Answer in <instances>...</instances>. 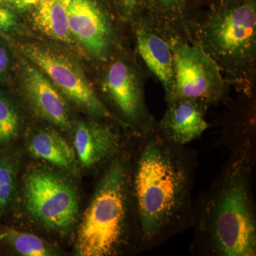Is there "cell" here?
<instances>
[{
	"label": "cell",
	"mask_w": 256,
	"mask_h": 256,
	"mask_svg": "<svg viewBox=\"0 0 256 256\" xmlns=\"http://www.w3.org/2000/svg\"><path fill=\"white\" fill-rule=\"evenodd\" d=\"M130 186L141 252L152 250L191 228L196 152L172 142L156 122L132 132Z\"/></svg>",
	"instance_id": "obj_1"
},
{
	"label": "cell",
	"mask_w": 256,
	"mask_h": 256,
	"mask_svg": "<svg viewBox=\"0 0 256 256\" xmlns=\"http://www.w3.org/2000/svg\"><path fill=\"white\" fill-rule=\"evenodd\" d=\"M255 164L256 152H232L220 174L193 202V255H256Z\"/></svg>",
	"instance_id": "obj_2"
},
{
	"label": "cell",
	"mask_w": 256,
	"mask_h": 256,
	"mask_svg": "<svg viewBox=\"0 0 256 256\" xmlns=\"http://www.w3.org/2000/svg\"><path fill=\"white\" fill-rule=\"evenodd\" d=\"M141 252L130 186V149L124 144L106 166L77 235L82 256H112L126 249Z\"/></svg>",
	"instance_id": "obj_3"
},
{
	"label": "cell",
	"mask_w": 256,
	"mask_h": 256,
	"mask_svg": "<svg viewBox=\"0 0 256 256\" xmlns=\"http://www.w3.org/2000/svg\"><path fill=\"white\" fill-rule=\"evenodd\" d=\"M198 46L222 70L246 73L256 54V0H226L206 10Z\"/></svg>",
	"instance_id": "obj_4"
},
{
	"label": "cell",
	"mask_w": 256,
	"mask_h": 256,
	"mask_svg": "<svg viewBox=\"0 0 256 256\" xmlns=\"http://www.w3.org/2000/svg\"><path fill=\"white\" fill-rule=\"evenodd\" d=\"M169 43L174 57V79L166 102L192 98L210 106L222 100L226 86L215 60L198 45L178 40Z\"/></svg>",
	"instance_id": "obj_5"
},
{
	"label": "cell",
	"mask_w": 256,
	"mask_h": 256,
	"mask_svg": "<svg viewBox=\"0 0 256 256\" xmlns=\"http://www.w3.org/2000/svg\"><path fill=\"white\" fill-rule=\"evenodd\" d=\"M25 203L32 216L47 228L65 230L78 213V195L63 176L34 170L24 180Z\"/></svg>",
	"instance_id": "obj_6"
},
{
	"label": "cell",
	"mask_w": 256,
	"mask_h": 256,
	"mask_svg": "<svg viewBox=\"0 0 256 256\" xmlns=\"http://www.w3.org/2000/svg\"><path fill=\"white\" fill-rule=\"evenodd\" d=\"M22 52L67 98L99 118L114 117L96 94L82 68L67 56L48 47L28 44Z\"/></svg>",
	"instance_id": "obj_7"
},
{
	"label": "cell",
	"mask_w": 256,
	"mask_h": 256,
	"mask_svg": "<svg viewBox=\"0 0 256 256\" xmlns=\"http://www.w3.org/2000/svg\"><path fill=\"white\" fill-rule=\"evenodd\" d=\"M104 88L132 132L142 133L156 122L148 110L139 75L124 60L111 64L106 74Z\"/></svg>",
	"instance_id": "obj_8"
},
{
	"label": "cell",
	"mask_w": 256,
	"mask_h": 256,
	"mask_svg": "<svg viewBox=\"0 0 256 256\" xmlns=\"http://www.w3.org/2000/svg\"><path fill=\"white\" fill-rule=\"evenodd\" d=\"M69 30L94 58L104 60L110 50L112 30L98 0H63Z\"/></svg>",
	"instance_id": "obj_9"
},
{
	"label": "cell",
	"mask_w": 256,
	"mask_h": 256,
	"mask_svg": "<svg viewBox=\"0 0 256 256\" xmlns=\"http://www.w3.org/2000/svg\"><path fill=\"white\" fill-rule=\"evenodd\" d=\"M124 144V137L117 129L99 121L80 122L74 133V150L86 169L108 164Z\"/></svg>",
	"instance_id": "obj_10"
},
{
	"label": "cell",
	"mask_w": 256,
	"mask_h": 256,
	"mask_svg": "<svg viewBox=\"0 0 256 256\" xmlns=\"http://www.w3.org/2000/svg\"><path fill=\"white\" fill-rule=\"evenodd\" d=\"M22 82L30 104L38 116L62 129L70 128L72 118L66 101L40 68L25 62Z\"/></svg>",
	"instance_id": "obj_11"
},
{
	"label": "cell",
	"mask_w": 256,
	"mask_h": 256,
	"mask_svg": "<svg viewBox=\"0 0 256 256\" xmlns=\"http://www.w3.org/2000/svg\"><path fill=\"white\" fill-rule=\"evenodd\" d=\"M207 108L205 102L192 98L168 102L164 116L156 122L158 127L172 142L186 146L201 137L208 128Z\"/></svg>",
	"instance_id": "obj_12"
},
{
	"label": "cell",
	"mask_w": 256,
	"mask_h": 256,
	"mask_svg": "<svg viewBox=\"0 0 256 256\" xmlns=\"http://www.w3.org/2000/svg\"><path fill=\"white\" fill-rule=\"evenodd\" d=\"M138 52L146 66L164 87L168 96L174 84V57L169 42L150 28L140 26L136 30Z\"/></svg>",
	"instance_id": "obj_13"
},
{
	"label": "cell",
	"mask_w": 256,
	"mask_h": 256,
	"mask_svg": "<svg viewBox=\"0 0 256 256\" xmlns=\"http://www.w3.org/2000/svg\"><path fill=\"white\" fill-rule=\"evenodd\" d=\"M28 150L35 158L63 169H70L76 161L74 148L54 130L43 129L34 134Z\"/></svg>",
	"instance_id": "obj_14"
},
{
	"label": "cell",
	"mask_w": 256,
	"mask_h": 256,
	"mask_svg": "<svg viewBox=\"0 0 256 256\" xmlns=\"http://www.w3.org/2000/svg\"><path fill=\"white\" fill-rule=\"evenodd\" d=\"M31 8L32 21L44 34L63 43H72L63 0H36Z\"/></svg>",
	"instance_id": "obj_15"
},
{
	"label": "cell",
	"mask_w": 256,
	"mask_h": 256,
	"mask_svg": "<svg viewBox=\"0 0 256 256\" xmlns=\"http://www.w3.org/2000/svg\"><path fill=\"white\" fill-rule=\"evenodd\" d=\"M226 0H144L143 12L150 18L161 23H174L186 18L192 11L202 6L207 9Z\"/></svg>",
	"instance_id": "obj_16"
},
{
	"label": "cell",
	"mask_w": 256,
	"mask_h": 256,
	"mask_svg": "<svg viewBox=\"0 0 256 256\" xmlns=\"http://www.w3.org/2000/svg\"><path fill=\"white\" fill-rule=\"evenodd\" d=\"M4 242L15 252L25 256H50L56 255L52 246L34 234L18 232L5 227L1 232Z\"/></svg>",
	"instance_id": "obj_17"
},
{
	"label": "cell",
	"mask_w": 256,
	"mask_h": 256,
	"mask_svg": "<svg viewBox=\"0 0 256 256\" xmlns=\"http://www.w3.org/2000/svg\"><path fill=\"white\" fill-rule=\"evenodd\" d=\"M16 186L14 160L9 156L0 154V216L4 214L12 204Z\"/></svg>",
	"instance_id": "obj_18"
},
{
	"label": "cell",
	"mask_w": 256,
	"mask_h": 256,
	"mask_svg": "<svg viewBox=\"0 0 256 256\" xmlns=\"http://www.w3.org/2000/svg\"><path fill=\"white\" fill-rule=\"evenodd\" d=\"M20 117L11 101L0 94V148L9 146L18 137Z\"/></svg>",
	"instance_id": "obj_19"
},
{
	"label": "cell",
	"mask_w": 256,
	"mask_h": 256,
	"mask_svg": "<svg viewBox=\"0 0 256 256\" xmlns=\"http://www.w3.org/2000/svg\"><path fill=\"white\" fill-rule=\"evenodd\" d=\"M116 2L121 15L127 20L140 12H143L144 0H116Z\"/></svg>",
	"instance_id": "obj_20"
},
{
	"label": "cell",
	"mask_w": 256,
	"mask_h": 256,
	"mask_svg": "<svg viewBox=\"0 0 256 256\" xmlns=\"http://www.w3.org/2000/svg\"><path fill=\"white\" fill-rule=\"evenodd\" d=\"M18 16L14 10L0 4V32H8L18 25Z\"/></svg>",
	"instance_id": "obj_21"
},
{
	"label": "cell",
	"mask_w": 256,
	"mask_h": 256,
	"mask_svg": "<svg viewBox=\"0 0 256 256\" xmlns=\"http://www.w3.org/2000/svg\"><path fill=\"white\" fill-rule=\"evenodd\" d=\"M36 0H0V4L14 10H26L31 8Z\"/></svg>",
	"instance_id": "obj_22"
},
{
	"label": "cell",
	"mask_w": 256,
	"mask_h": 256,
	"mask_svg": "<svg viewBox=\"0 0 256 256\" xmlns=\"http://www.w3.org/2000/svg\"><path fill=\"white\" fill-rule=\"evenodd\" d=\"M10 63V60L8 50L4 47L0 46V76L8 72Z\"/></svg>",
	"instance_id": "obj_23"
},
{
	"label": "cell",
	"mask_w": 256,
	"mask_h": 256,
	"mask_svg": "<svg viewBox=\"0 0 256 256\" xmlns=\"http://www.w3.org/2000/svg\"><path fill=\"white\" fill-rule=\"evenodd\" d=\"M2 239V234L1 232H0V242H1Z\"/></svg>",
	"instance_id": "obj_24"
}]
</instances>
